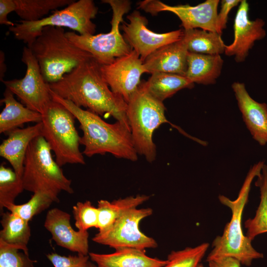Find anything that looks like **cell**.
I'll return each mask as SVG.
<instances>
[{
  "label": "cell",
  "mask_w": 267,
  "mask_h": 267,
  "mask_svg": "<svg viewBox=\"0 0 267 267\" xmlns=\"http://www.w3.org/2000/svg\"><path fill=\"white\" fill-rule=\"evenodd\" d=\"M42 115V135L54 153L58 165L61 167L67 164H85L79 148L81 137L72 113L52 99Z\"/></svg>",
  "instance_id": "cell-7"
},
{
  "label": "cell",
  "mask_w": 267,
  "mask_h": 267,
  "mask_svg": "<svg viewBox=\"0 0 267 267\" xmlns=\"http://www.w3.org/2000/svg\"><path fill=\"white\" fill-rule=\"evenodd\" d=\"M50 92L52 99L65 106L79 121L83 132L80 137V144L84 146L83 154L91 157L96 154L110 153L118 158L137 160L138 154L130 128L118 121L114 124L107 123L99 115L77 107L50 89Z\"/></svg>",
  "instance_id": "cell-2"
},
{
  "label": "cell",
  "mask_w": 267,
  "mask_h": 267,
  "mask_svg": "<svg viewBox=\"0 0 267 267\" xmlns=\"http://www.w3.org/2000/svg\"><path fill=\"white\" fill-rule=\"evenodd\" d=\"M219 2V0H207L195 6L188 4L171 6L159 0H144L138 3V7L152 15L161 11L172 12L180 19L181 26L185 30L199 28L217 32Z\"/></svg>",
  "instance_id": "cell-13"
},
{
  "label": "cell",
  "mask_w": 267,
  "mask_h": 267,
  "mask_svg": "<svg viewBox=\"0 0 267 267\" xmlns=\"http://www.w3.org/2000/svg\"><path fill=\"white\" fill-rule=\"evenodd\" d=\"M249 10L248 2L241 0L234 19V40L225 48L224 53L227 56H234L237 62L244 61L255 42L262 40L266 35L264 28L265 21L261 18L250 20Z\"/></svg>",
  "instance_id": "cell-15"
},
{
  "label": "cell",
  "mask_w": 267,
  "mask_h": 267,
  "mask_svg": "<svg viewBox=\"0 0 267 267\" xmlns=\"http://www.w3.org/2000/svg\"><path fill=\"white\" fill-rule=\"evenodd\" d=\"M0 103L4 107L0 113V133L7 134L9 132L23 127L25 123H40L41 114L32 110L17 101L14 94L7 89L3 92Z\"/></svg>",
  "instance_id": "cell-21"
},
{
  "label": "cell",
  "mask_w": 267,
  "mask_h": 267,
  "mask_svg": "<svg viewBox=\"0 0 267 267\" xmlns=\"http://www.w3.org/2000/svg\"><path fill=\"white\" fill-rule=\"evenodd\" d=\"M112 10L111 28L107 33L80 35L75 32L65 33L67 38L75 45L90 53L100 65H107L116 58L127 55L133 50L120 32L123 16L131 9L128 0H102Z\"/></svg>",
  "instance_id": "cell-9"
},
{
  "label": "cell",
  "mask_w": 267,
  "mask_h": 267,
  "mask_svg": "<svg viewBox=\"0 0 267 267\" xmlns=\"http://www.w3.org/2000/svg\"><path fill=\"white\" fill-rule=\"evenodd\" d=\"M16 8L14 0H0V24L9 27L15 24L9 21L7 16L12 11H15Z\"/></svg>",
  "instance_id": "cell-36"
},
{
  "label": "cell",
  "mask_w": 267,
  "mask_h": 267,
  "mask_svg": "<svg viewBox=\"0 0 267 267\" xmlns=\"http://www.w3.org/2000/svg\"><path fill=\"white\" fill-rule=\"evenodd\" d=\"M48 86L55 94L77 107L86 108L98 115L111 116L130 129L127 103L112 91L102 77L100 65L93 57Z\"/></svg>",
  "instance_id": "cell-1"
},
{
  "label": "cell",
  "mask_w": 267,
  "mask_h": 267,
  "mask_svg": "<svg viewBox=\"0 0 267 267\" xmlns=\"http://www.w3.org/2000/svg\"><path fill=\"white\" fill-rule=\"evenodd\" d=\"M87 267H96V266L92 264L91 262L89 261Z\"/></svg>",
  "instance_id": "cell-39"
},
{
  "label": "cell",
  "mask_w": 267,
  "mask_h": 267,
  "mask_svg": "<svg viewBox=\"0 0 267 267\" xmlns=\"http://www.w3.org/2000/svg\"><path fill=\"white\" fill-rule=\"evenodd\" d=\"M102 77L110 89L127 103L146 73L143 62L134 50L107 65H100Z\"/></svg>",
  "instance_id": "cell-14"
},
{
  "label": "cell",
  "mask_w": 267,
  "mask_h": 267,
  "mask_svg": "<svg viewBox=\"0 0 267 267\" xmlns=\"http://www.w3.org/2000/svg\"><path fill=\"white\" fill-rule=\"evenodd\" d=\"M208 267H240L241 263L231 257H224L208 262Z\"/></svg>",
  "instance_id": "cell-37"
},
{
  "label": "cell",
  "mask_w": 267,
  "mask_h": 267,
  "mask_svg": "<svg viewBox=\"0 0 267 267\" xmlns=\"http://www.w3.org/2000/svg\"><path fill=\"white\" fill-rule=\"evenodd\" d=\"M5 56L3 52L0 50V79L1 82L3 80V77L6 70V64L4 63Z\"/></svg>",
  "instance_id": "cell-38"
},
{
  "label": "cell",
  "mask_w": 267,
  "mask_h": 267,
  "mask_svg": "<svg viewBox=\"0 0 267 267\" xmlns=\"http://www.w3.org/2000/svg\"><path fill=\"white\" fill-rule=\"evenodd\" d=\"M96 267H163L168 261L151 258L145 250L134 248H122L110 254L89 253Z\"/></svg>",
  "instance_id": "cell-20"
},
{
  "label": "cell",
  "mask_w": 267,
  "mask_h": 267,
  "mask_svg": "<svg viewBox=\"0 0 267 267\" xmlns=\"http://www.w3.org/2000/svg\"><path fill=\"white\" fill-rule=\"evenodd\" d=\"M42 122L25 128H17L6 135L8 137L0 145V156L8 161L16 175L22 178L24 162L31 141L42 135Z\"/></svg>",
  "instance_id": "cell-19"
},
{
  "label": "cell",
  "mask_w": 267,
  "mask_h": 267,
  "mask_svg": "<svg viewBox=\"0 0 267 267\" xmlns=\"http://www.w3.org/2000/svg\"><path fill=\"white\" fill-rule=\"evenodd\" d=\"M238 107L243 120L252 137L260 145L267 144V105L253 99L244 84L234 82L232 85Z\"/></svg>",
  "instance_id": "cell-17"
},
{
  "label": "cell",
  "mask_w": 267,
  "mask_h": 267,
  "mask_svg": "<svg viewBox=\"0 0 267 267\" xmlns=\"http://www.w3.org/2000/svg\"><path fill=\"white\" fill-rule=\"evenodd\" d=\"M69 214L58 208L49 210L46 215L44 226L50 232L56 244L72 252L88 255V231L75 230L70 223Z\"/></svg>",
  "instance_id": "cell-16"
},
{
  "label": "cell",
  "mask_w": 267,
  "mask_h": 267,
  "mask_svg": "<svg viewBox=\"0 0 267 267\" xmlns=\"http://www.w3.org/2000/svg\"><path fill=\"white\" fill-rule=\"evenodd\" d=\"M240 0H222L221 8L217 17V32L222 35V31L226 28L228 15L231 10L240 3Z\"/></svg>",
  "instance_id": "cell-35"
},
{
  "label": "cell",
  "mask_w": 267,
  "mask_h": 267,
  "mask_svg": "<svg viewBox=\"0 0 267 267\" xmlns=\"http://www.w3.org/2000/svg\"><path fill=\"white\" fill-rule=\"evenodd\" d=\"M36 262L21 248L0 240V267H34Z\"/></svg>",
  "instance_id": "cell-32"
},
{
  "label": "cell",
  "mask_w": 267,
  "mask_h": 267,
  "mask_svg": "<svg viewBox=\"0 0 267 267\" xmlns=\"http://www.w3.org/2000/svg\"><path fill=\"white\" fill-rule=\"evenodd\" d=\"M62 27L47 26L28 46L47 84L56 83L81 63L93 57L73 44Z\"/></svg>",
  "instance_id": "cell-4"
},
{
  "label": "cell",
  "mask_w": 267,
  "mask_h": 267,
  "mask_svg": "<svg viewBox=\"0 0 267 267\" xmlns=\"http://www.w3.org/2000/svg\"><path fill=\"white\" fill-rule=\"evenodd\" d=\"M198 267H206L204 266H203L202 264H200Z\"/></svg>",
  "instance_id": "cell-40"
},
{
  "label": "cell",
  "mask_w": 267,
  "mask_h": 267,
  "mask_svg": "<svg viewBox=\"0 0 267 267\" xmlns=\"http://www.w3.org/2000/svg\"><path fill=\"white\" fill-rule=\"evenodd\" d=\"M149 196L137 195L119 198L111 202L100 200L97 202L98 210V232H102L109 228L115 221L127 210L136 208L147 201Z\"/></svg>",
  "instance_id": "cell-23"
},
{
  "label": "cell",
  "mask_w": 267,
  "mask_h": 267,
  "mask_svg": "<svg viewBox=\"0 0 267 267\" xmlns=\"http://www.w3.org/2000/svg\"><path fill=\"white\" fill-rule=\"evenodd\" d=\"M223 60L220 55H208L188 52L185 76L199 84H214L220 76Z\"/></svg>",
  "instance_id": "cell-22"
},
{
  "label": "cell",
  "mask_w": 267,
  "mask_h": 267,
  "mask_svg": "<svg viewBox=\"0 0 267 267\" xmlns=\"http://www.w3.org/2000/svg\"><path fill=\"white\" fill-rule=\"evenodd\" d=\"M255 182L260 191V202L253 218L247 220L244 226L246 236L252 241L258 235L267 232V165L264 164Z\"/></svg>",
  "instance_id": "cell-27"
},
{
  "label": "cell",
  "mask_w": 267,
  "mask_h": 267,
  "mask_svg": "<svg viewBox=\"0 0 267 267\" xmlns=\"http://www.w3.org/2000/svg\"><path fill=\"white\" fill-rule=\"evenodd\" d=\"M264 161L255 164L249 170L239 192L237 198L232 200L220 195V202L231 211L230 221L223 233L217 236L212 243V250L207 257V262L224 257L233 258L241 265L250 266L253 260L263 258L264 255L252 245V240L243 233L242 218L244 207L248 202L251 183L261 173Z\"/></svg>",
  "instance_id": "cell-3"
},
{
  "label": "cell",
  "mask_w": 267,
  "mask_h": 267,
  "mask_svg": "<svg viewBox=\"0 0 267 267\" xmlns=\"http://www.w3.org/2000/svg\"><path fill=\"white\" fill-rule=\"evenodd\" d=\"M152 213V209L149 208L127 210L109 228L98 232L92 240L115 250L129 248L145 250L155 248L158 246L156 240L144 234L139 228L140 222Z\"/></svg>",
  "instance_id": "cell-10"
},
{
  "label": "cell",
  "mask_w": 267,
  "mask_h": 267,
  "mask_svg": "<svg viewBox=\"0 0 267 267\" xmlns=\"http://www.w3.org/2000/svg\"><path fill=\"white\" fill-rule=\"evenodd\" d=\"M75 225L79 230L87 231L91 227L97 228L98 210L89 201L78 202L73 207Z\"/></svg>",
  "instance_id": "cell-33"
},
{
  "label": "cell",
  "mask_w": 267,
  "mask_h": 267,
  "mask_svg": "<svg viewBox=\"0 0 267 267\" xmlns=\"http://www.w3.org/2000/svg\"><path fill=\"white\" fill-rule=\"evenodd\" d=\"M145 83L149 92L162 102L178 91L186 88L192 89L194 86L184 76L162 72L152 74Z\"/></svg>",
  "instance_id": "cell-24"
},
{
  "label": "cell",
  "mask_w": 267,
  "mask_h": 267,
  "mask_svg": "<svg viewBox=\"0 0 267 267\" xmlns=\"http://www.w3.org/2000/svg\"><path fill=\"white\" fill-rule=\"evenodd\" d=\"M53 202L55 201L51 196L45 192L39 191L34 193L26 203L20 205L15 203L8 204L5 208L29 222L34 216L49 208Z\"/></svg>",
  "instance_id": "cell-30"
},
{
  "label": "cell",
  "mask_w": 267,
  "mask_h": 267,
  "mask_svg": "<svg viewBox=\"0 0 267 267\" xmlns=\"http://www.w3.org/2000/svg\"><path fill=\"white\" fill-rule=\"evenodd\" d=\"M183 39L189 52L208 55L224 53L226 45L221 35L217 32L199 29L183 30Z\"/></svg>",
  "instance_id": "cell-25"
},
{
  "label": "cell",
  "mask_w": 267,
  "mask_h": 267,
  "mask_svg": "<svg viewBox=\"0 0 267 267\" xmlns=\"http://www.w3.org/2000/svg\"><path fill=\"white\" fill-rule=\"evenodd\" d=\"M15 12L22 21L33 22L44 18L50 11L66 6L74 0H14Z\"/></svg>",
  "instance_id": "cell-28"
},
{
  "label": "cell",
  "mask_w": 267,
  "mask_h": 267,
  "mask_svg": "<svg viewBox=\"0 0 267 267\" xmlns=\"http://www.w3.org/2000/svg\"><path fill=\"white\" fill-rule=\"evenodd\" d=\"M0 240L21 248L28 253L27 244L31 237L29 222L10 212L1 214Z\"/></svg>",
  "instance_id": "cell-26"
},
{
  "label": "cell",
  "mask_w": 267,
  "mask_h": 267,
  "mask_svg": "<svg viewBox=\"0 0 267 267\" xmlns=\"http://www.w3.org/2000/svg\"><path fill=\"white\" fill-rule=\"evenodd\" d=\"M51 151L42 135L34 139L26 151L22 180L24 190L45 192L59 202L58 195L61 191L72 194L74 190L71 180L54 160Z\"/></svg>",
  "instance_id": "cell-6"
},
{
  "label": "cell",
  "mask_w": 267,
  "mask_h": 267,
  "mask_svg": "<svg viewBox=\"0 0 267 267\" xmlns=\"http://www.w3.org/2000/svg\"><path fill=\"white\" fill-rule=\"evenodd\" d=\"M21 60L26 66L24 77L1 82L25 106L43 114L52 100L48 84L43 78L39 65L28 46L23 49Z\"/></svg>",
  "instance_id": "cell-11"
},
{
  "label": "cell",
  "mask_w": 267,
  "mask_h": 267,
  "mask_svg": "<svg viewBox=\"0 0 267 267\" xmlns=\"http://www.w3.org/2000/svg\"><path fill=\"white\" fill-rule=\"evenodd\" d=\"M129 23L123 22L121 28L123 36L143 61L152 52L168 44L181 39L183 30L179 29L164 33L152 31L147 27L148 20L137 10L127 16Z\"/></svg>",
  "instance_id": "cell-12"
},
{
  "label": "cell",
  "mask_w": 267,
  "mask_h": 267,
  "mask_svg": "<svg viewBox=\"0 0 267 267\" xmlns=\"http://www.w3.org/2000/svg\"><path fill=\"white\" fill-rule=\"evenodd\" d=\"M208 243H203L194 247L172 251L168 255L167 264L163 267H198L208 248Z\"/></svg>",
  "instance_id": "cell-31"
},
{
  "label": "cell",
  "mask_w": 267,
  "mask_h": 267,
  "mask_svg": "<svg viewBox=\"0 0 267 267\" xmlns=\"http://www.w3.org/2000/svg\"><path fill=\"white\" fill-rule=\"evenodd\" d=\"M24 190L22 178L13 170L6 167L3 164L0 166V210L8 204H14L16 198Z\"/></svg>",
  "instance_id": "cell-29"
},
{
  "label": "cell",
  "mask_w": 267,
  "mask_h": 267,
  "mask_svg": "<svg viewBox=\"0 0 267 267\" xmlns=\"http://www.w3.org/2000/svg\"><path fill=\"white\" fill-rule=\"evenodd\" d=\"M46 257L54 267H87L89 258L79 254L65 256L55 253H49Z\"/></svg>",
  "instance_id": "cell-34"
},
{
  "label": "cell",
  "mask_w": 267,
  "mask_h": 267,
  "mask_svg": "<svg viewBox=\"0 0 267 267\" xmlns=\"http://www.w3.org/2000/svg\"><path fill=\"white\" fill-rule=\"evenodd\" d=\"M98 7L92 0L74 1L64 8L49 16L33 22L21 20L9 27V31L17 40L30 46L47 26L67 27L79 34L94 35L96 25L92 20L96 17Z\"/></svg>",
  "instance_id": "cell-8"
},
{
  "label": "cell",
  "mask_w": 267,
  "mask_h": 267,
  "mask_svg": "<svg viewBox=\"0 0 267 267\" xmlns=\"http://www.w3.org/2000/svg\"><path fill=\"white\" fill-rule=\"evenodd\" d=\"M145 82L141 81L127 102V115L137 154L152 162L157 154L153 133L162 124L171 123L166 117L163 102L149 92Z\"/></svg>",
  "instance_id": "cell-5"
},
{
  "label": "cell",
  "mask_w": 267,
  "mask_h": 267,
  "mask_svg": "<svg viewBox=\"0 0 267 267\" xmlns=\"http://www.w3.org/2000/svg\"><path fill=\"white\" fill-rule=\"evenodd\" d=\"M188 50L183 39L165 45L150 54L143 61L146 73L157 72L185 75Z\"/></svg>",
  "instance_id": "cell-18"
}]
</instances>
